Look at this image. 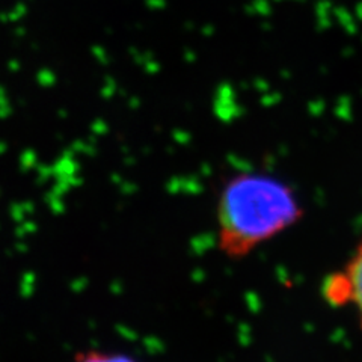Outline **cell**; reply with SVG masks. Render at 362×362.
<instances>
[{
	"mask_svg": "<svg viewBox=\"0 0 362 362\" xmlns=\"http://www.w3.org/2000/svg\"><path fill=\"white\" fill-rule=\"evenodd\" d=\"M300 218L298 195L284 180L266 173H239L225 181L218 195V247L226 258L243 259Z\"/></svg>",
	"mask_w": 362,
	"mask_h": 362,
	"instance_id": "cell-1",
	"label": "cell"
},
{
	"mask_svg": "<svg viewBox=\"0 0 362 362\" xmlns=\"http://www.w3.org/2000/svg\"><path fill=\"white\" fill-rule=\"evenodd\" d=\"M326 299L332 303H350L362 326V240L346 269L326 281Z\"/></svg>",
	"mask_w": 362,
	"mask_h": 362,
	"instance_id": "cell-2",
	"label": "cell"
},
{
	"mask_svg": "<svg viewBox=\"0 0 362 362\" xmlns=\"http://www.w3.org/2000/svg\"><path fill=\"white\" fill-rule=\"evenodd\" d=\"M73 362H141L126 352L118 350H105V349H86L77 352L73 358Z\"/></svg>",
	"mask_w": 362,
	"mask_h": 362,
	"instance_id": "cell-3",
	"label": "cell"
}]
</instances>
